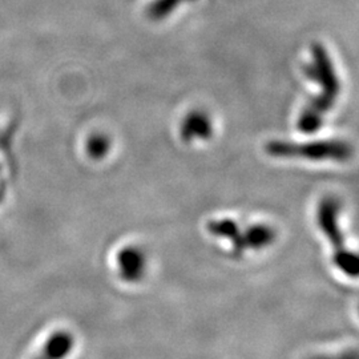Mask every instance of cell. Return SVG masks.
Here are the masks:
<instances>
[{"label": "cell", "mask_w": 359, "mask_h": 359, "mask_svg": "<svg viewBox=\"0 0 359 359\" xmlns=\"http://www.w3.org/2000/svg\"><path fill=\"white\" fill-rule=\"evenodd\" d=\"M208 230L216 237H221V238L231 241L238 234V231L241 229L237 225V222H234L233 220L222 218V220L211 221L208 224Z\"/></svg>", "instance_id": "9c48e42d"}, {"label": "cell", "mask_w": 359, "mask_h": 359, "mask_svg": "<svg viewBox=\"0 0 359 359\" xmlns=\"http://www.w3.org/2000/svg\"><path fill=\"white\" fill-rule=\"evenodd\" d=\"M73 342L71 335L67 333H58L47 338L42 350L33 359H66L72 351Z\"/></svg>", "instance_id": "52a82bcc"}, {"label": "cell", "mask_w": 359, "mask_h": 359, "mask_svg": "<svg viewBox=\"0 0 359 359\" xmlns=\"http://www.w3.org/2000/svg\"><path fill=\"white\" fill-rule=\"evenodd\" d=\"M213 134V123L211 116L202 111H193L185 116L181 124V137L185 143L195 140H208Z\"/></svg>", "instance_id": "8992f818"}, {"label": "cell", "mask_w": 359, "mask_h": 359, "mask_svg": "<svg viewBox=\"0 0 359 359\" xmlns=\"http://www.w3.org/2000/svg\"><path fill=\"white\" fill-rule=\"evenodd\" d=\"M120 276L127 282H137L146 273L147 260L137 247H125L117 256Z\"/></svg>", "instance_id": "5b68a950"}, {"label": "cell", "mask_w": 359, "mask_h": 359, "mask_svg": "<svg viewBox=\"0 0 359 359\" xmlns=\"http://www.w3.org/2000/svg\"><path fill=\"white\" fill-rule=\"evenodd\" d=\"M308 79L319 87V94L306 104L298 119V130L311 134L318 131L341 92V82L327 49L322 44L311 46V62L305 67Z\"/></svg>", "instance_id": "6da1fadb"}, {"label": "cell", "mask_w": 359, "mask_h": 359, "mask_svg": "<svg viewBox=\"0 0 359 359\" xmlns=\"http://www.w3.org/2000/svg\"><path fill=\"white\" fill-rule=\"evenodd\" d=\"M335 266L349 277H359V253L347 250L342 254L334 256Z\"/></svg>", "instance_id": "ba28073f"}, {"label": "cell", "mask_w": 359, "mask_h": 359, "mask_svg": "<svg viewBox=\"0 0 359 359\" xmlns=\"http://www.w3.org/2000/svg\"><path fill=\"white\" fill-rule=\"evenodd\" d=\"M110 143L107 139H104L103 136H96L92 137L88 143V152L91 153V156L94 157H101L105 155V152L108 150Z\"/></svg>", "instance_id": "30bf717a"}, {"label": "cell", "mask_w": 359, "mask_h": 359, "mask_svg": "<svg viewBox=\"0 0 359 359\" xmlns=\"http://www.w3.org/2000/svg\"><path fill=\"white\" fill-rule=\"evenodd\" d=\"M266 153L277 159H304L310 161H347L353 157L354 149L343 140H319L313 143L270 141Z\"/></svg>", "instance_id": "7a4b0ae2"}, {"label": "cell", "mask_w": 359, "mask_h": 359, "mask_svg": "<svg viewBox=\"0 0 359 359\" xmlns=\"http://www.w3.org/2000/svg\"><path fill=\"white\" fill-rule=\"evenodd\" d=\"M277 238L276 230L266 224H256L238 234L230 241L236 254H244L246 250H261L272 245Z\"/></svg>", "instance_id": "277c9868"}, {"label": "cell", "mask_w": 359, "mask_h": 359, "mask_svg": "<svg viewBox=\"0 0 359 359\" xmlns=\"http://www.w3.org/2000/svg\"><path fill=\"white\" fill-rule=\"evenodd\" d=\"M340 212H341V205L333 197L324 198L319 202L318 212H317L318 225L333 246L334 256L342 254L349 250L347 246H344L342 230L340 228Z\"/></svg>", "instance_id": "3957f363"}]
</instances>
